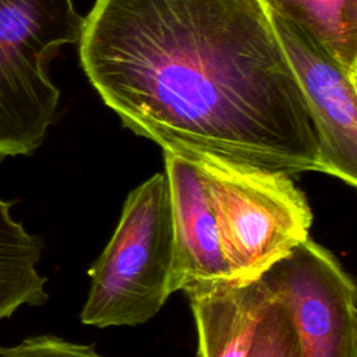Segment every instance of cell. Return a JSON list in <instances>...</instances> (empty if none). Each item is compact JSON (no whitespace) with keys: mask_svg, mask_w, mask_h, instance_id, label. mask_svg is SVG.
<instances>
[{"mask_svg":"<svg viewBox=\"0 0 357 357\" xmlns=\"http://www.w3.org/2000/svg\"><path fill=\"white\" fill-rule=\"evenodd\" d=\"M78 52L105 105L163 151L321 173L304 96L261 0H95Z\"/></svg>","mask_w":357,"mask_h":357,"instance_id":"6da1fadb","label":"cell"},{"mask_svg":"<svg viewBox=\"0 0 357 357\" xmlns=\"http://www.w3.org/2000/svg\"><path fill=\"white\" fill-rule=\"evenodd\" d=\"M82 20L73 0H0V158L42 145L60 100L49 63Z\"/></svg>","mask_w":357,"mask_h":357,"instance_id":"277c9868","label":"cell"},{"mask_svg":"<svg viewBox=\"0 0 357 357\" xmlns=\"http://www.w3.org/2000/svg\"><path fill=\"white\" fill-rule=\"evenodd\" d=\"M245 357H300L290 312L276 298L259 319Z\"/></svg>","mask_w":357,"mask_h":357,"instance_id":"8fae6325","label":"cell"},{"mask_svg":"<svg viewBox=\"0 0 357 357\" xmlns=\"http://www.w3.org/2000/svg\"><path fill=\"white\" fill-rule=\"evenodd\" d=\"M173 218L170 294L199 282L234 279L223 255L216 216L198 169L163 151Z\"/></svg>","mask_w":357,"mask_h":357,"instance_id":"52a82bcc","label":"cell"},{"mask_svg":"<svg viewBox=\"0 0 357 357\" xmlns=\"http://www.w3.org/2000/svg\"><path fill=\"white\" fill-rule=\"evenodd\" d=\"M0 357H103L92 344H81L57 336L28 337L14 347L0 349Z\"/></svg>","mask_w":357,"mask_h":357,"instance_id":"7c38bea8","label":"cell"},{"mask_svg":"<svg viewBox=\"0 0 357 357\" xmlns=\"http://www.w3.org/2000/svg\"><path fill=\"white\" fill-rule=\"evenodd\" d=\"M173 218L165 172L131 190L107 245L89 268L81 322L96 328L137 326L170 296Z\"/></svg>","mask_w":357,"mask_h":357,"instance_id":"3957f363","label":"cell"},{"mask_svg":"<svg viewBox=\"0 0 357 357\" xmlns=\"http://www.w3.org/2000/svg\"><path fill=\"white\" fill-rule=\"evenodd\" d=\"M188 297L198 335V357H245L255 328L275 301L258 278L194 283Z\"/></svg>","mask_w":357,"mask_h":357,"instance_id":"ba28073f","label":"cell"},{"mask_svg":"<svg viewBox=\"0 0 357 357\" xmlns=\"http://www.w3.org/2000/svg\"><path fill=\"white\" fill-rule=\"evenodd\" d=\"M357 74V0H261Z\"/></svg>","mask_w":357,"mask_h":357,"instance_id":"30bf717a","label":"cell"},{"mask_svg":"<svg viewBox=\"0 0 357 357\" xmlns=\"http://www.w3.org/2000/svg\"><path fill=\"white\" fill-rule=\"evenodd\" d=\"M269 21L304 96L317 137L321 173L357 184V74L350 73L293 22Z\"/></svg>","mask_w":357,"mask_h":357,"instance_id":"8992f818","label":"cell"},{"mask_svg":"<svg viewBox=\"0 0 357 357\" xmlns=\"http://www.w3.org/2000/svg\"><path fill=\"white\" fill-rule=\"evenodd\" d=\"M259 279L290 312L300 357H357L356 284L328 248L308 237Z\"/></svg>","mask_w":357,"mask_h":357,"instance_id":"5b68a950","label":"cell"},{"mask_svg":"<svg viewBox=\"0 0 357 357\" xmlns=\"http://www.w3.org/2000/svg\"><path fill=\"white\" fill-rule=\"evenodd\" d=\"M11 204L0 199V319L24 304L42 305L49 297L46 278L36 269L42 241L11 218Z\"/></svg>","mask_w":357,"mask_h":357,"instance_id":"9c48e42d","label":"cell"},{"mask_svg":"<svg viewBox=\"0 0 357 357\" xmlns=\"http://www.w3.org/2000/svg\"><path fill=\"white\" fill-rule=\"evenodd\" d=\"M177 155L204 178L234 279H258L310 237L314 215L291 174L211 153Z\"/></svg>","mask_w":357,"mask_h":357,"instance_id":"7a4b0ae2","label":"cell"}]
</instances>
